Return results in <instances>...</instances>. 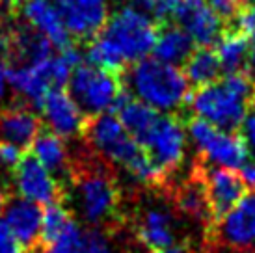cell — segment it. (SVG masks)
I'll list each match as a JSON object with an SVG mask.
<instances>
[{
	"label": "cell",
	"instance_id": "cell-24",
	"mask_svg": "<svg viewBox=\"0 0 255 253\" xmlns=\"http://www.w3.org/2000/svg\"><path fill=\"white\" fill-rule=\"evenodd\" d=\"M250 41L242 32L231 30V32H224L222 37L216 43V56H218L220 67L222 71L229 75V73H239L244 71L246 63L250 60Z\"/></svg>",
	"mask_w": 255,
	"mask_h": 253
},
{
	"label": "cell",
	"instance_id": "cell-38",
	"mask_svg": "<svg viewBox=\"0 0 255 253\" xmlns=\"http://www.w3.org/2000/svg\"><path fill=\"white\" fill-rule=\"evenodd\" d=\"M250 49L254 50V54H255V30L250 32Z\"/></svg>",
	"mask_w": 255,
	"mask_h": 253
},
{
	"label": "cell",
	"instance_id": "cell-5",
	"mask_svg": "<svg viewBox=\"0 0 255 253\" xmlns=\"http://www.w3.org/2000/svg\"><path fill=\"white\" fill-rule=\"evenodd\" d=\"M123 92L125 86L120 73L90 63H80L77 69H73L67 82V93L88 120L110 112Z\"/></svg>",
	"mask_w": 255,
	"mask_h": 253
},
{
	"label": "cell",
	"instance_id": "cell-9",
	"mask_svg": "<svg viewBox=\"0 0 255 253\" xmlns=\"http://www.w3.org/2000/svg\"><path fill=\"white\" fill-rule=\"evenodd\" d=\"M13 183L19 197L39 207L60 203L65 199L64 184L32 153H24L19 164L13 168Z\"/></svg>",
	"mask_w": 255,
	"mask_h": 253
},
{
	"label": "cell",
	"instance_id": "cell-7",
	"mask_svg": "<svg viewBox=\"0 0 255 253\" xmlns=\"http://www.w3.org/2000/svg\"><path fill=\"white\" fill-rule=\"evenodd\" d=\"M84 136L103 158L125 168V171L145 153L112 114H103L90 120Z\"/></svg>",
	"mask_w": 255,
	"mask_h": 253
},
{
	"label": "cell",
	"instance_id": "cell-13",
	"mask_svg": "<svg viewBox=\"0 0 255 253\" xmlns=\"http://www.w3.org/2000/svg\"><path fill=\"white\" fill-rule=\"evenodd\" d=\"M171 24L181 26L196 47H213L224 34V22L205 0H179Z\"/></svg>",
	"mask_w": 255,
	"mask_h": 253
},
{
	"label": "cell",
	"instance_id": "cell-30",
	"mask_svg": "<svg viewBox=\"0 0 255 253\" xmlns=\"http://www.w3.org/2000/svg\"><path fill=\"white\" fill-rule=\"evenodd\" d=\"M0 253H22L19 242L13 239L4 220H0Z\"/></svg>",
	"mask_w": 255,
	"mask_h": 253
},
{
	"label": "cell",
	"instance_id": "cell-11",
	"mask_svg": "<svg viewBox=\"0 0 255 253\" xmlns=\"http://www.w3.org/2000/svg\"><path fill=\"white\" fill-rule=\"evenodd\" d=\"M196 171L201 177V183L205 186V194L209 199V207L213 212L214 225L220 218H224L235 205L241 201L246 194V184L235 169L227 168H205L198 164Z\"/></svg>",
	"mask_w": 255,
	"mask_h": 253
},
{
	"label": "cell",
	"instance_id": "cell-6",
	"mask_svg": "<svg viewBox=\"0 0 255 253\" xmlns=\"http://www.w3.org/2000/svg\"><path fill=\"white\" fill-rule=\"evenodd\" d=\"M186 132L203 162L216 168L239 169L248 162V147L242 136L227 132L199 118L186 121Z\"/></svg>",
	"mask_w": 255,
	"mask_h": 253
},
{
	"label": "cell",
	"instance_id": "cell-2",
	"mask_svg": "<svg viewBox=\"0 0 255 253\" xmlns=\"http://www.w3.org/2000/svg\"><path fill=\"white\" fill-rule=\"evenodd\" d=\"M194 116L216 128L235 132L241 128L255 103V78L246 73H229L224 78L190 92L188 101Z\"/></svg>",
	"mask_w": 255,
	"mask_h": 253
},
{
	"label": "cell",
	"instance_id": "cell-25",
	"mask_svg": "<svg viewBox=\"0 0 255 253\" xmlns=\"http://www.w3.org/2000/svg\"><path fill=\"white\" fill-rule=\"evenodd\" d=\"M184 77L188 84L194 88H203L220 80V67L218 56L211 47H196V50L190 54V58L184 62Z\"/></svg>",
	"mask_w": 255,
	"mask_h": 253
},
{
	"label": "cell",
	"instance_id": "cell-22",
	"mask_svg": "<svg viewBox=\"0 0 255 253\" xmlns=\"http://www.w3.org/2000/svg\"><path fill=\"white\" fill-rule=\"evenodd\" d=\"M194 50H196V43L181 26L164 24L158 28L155 49H153V54H155L156 60L179 67L181 63H184L190 58Z\"/></svg>",
	"mask_w": 255,
	"mask_h": 253
},
{
	"label": "cell",
	"instance_id": "cell-32",
	"mask_svg": "<svg viewBox=\"0 0 255 253\" xmlns=\"http://www.w3.org/2000/svg\"><path fill=\"white\" fill-rule=\"evenodd\" d=\"M242 140L246 141L248 153L255 156V110H250L246 120L242 123Z\"/></svg>",
	"mask_w": 255,
	"mask_h": 253
},
{
	"label": "cell",
	"instance_id": "cell-17",
	"mask_svg": "<svg viewBox=\"0 0 255 253\" xmlns=\"http://www.w3.org/2000/svg\"><path fill=\"white\" fill-rule=\"evenodd\" d=\"M15 11H19L26 24L45 35L58 52L73 45L71 34L65 28L64 19L52 0H19Z\"/></svg>",
	"mask_w": 255,
	"mask_h": 253
},
{
	"label": "cell",
	"instance_id": "cell-19",
	"mask_svg": "<svg viewBox=\"0 0 255 253\" xmlns=\"http://www.w3.org/2000/svg\"><path fill=\"white\" fill-rule=\"evenodd\" d=\"M136 239L151 253H162L175 246V224L166 209L151 207L136 222Z\"/></svg>",
	"mask_w": 255,
	"mask_h": 253
},
{
	"label": "cell",
	"instance_id": "cell-34",
	"mask_svg": "<svg viewBox=\"0 0 255 253\" xmlns=\"http://www.w3.org/2000/svg\"><path fill=\"white\" fill-rule=\"evenodd\" d=\"M128 7H134L138 11L149 15L153 19V9H155V0H125Z\"/></svg>",
	"mask_w": 255,
	"mask_h": 253
},
{
	"label": "cell",
	"instance_id": "cell-29",
	"mask_svg": "<svg viewBox=\"0 0 255 253\" xmlns=\"http://www.w3.org/2000/svg\"><path fill=\"white\" fill-rule=\"evenodd\" d=\"M22 155H24L22 149L15 147L11 143H2L0 141V164L2 166L13 169L19 164V160L22 158Z\"/></svg>",
	"mask_w": 255,
	"mask_h": 253
},
{
	"label": "cell",
	"instance_id": "cell-18",
	"mask_svg": "<svg viewBox=\"0 0 255 253\" xmlns=\"http://www.w3.org/2000/svg\"><path fill=\"white\" fill-rule=\"evenodd\" d=\"M41 132V121L30 108L19 103L0 110V141L19 149H28Z\"/></svg>",
	"mask_w": 255,
	"mask_h": 253
},
{
	"label": "cell",
	"instance_id": "cell-16",
	"mask_svg": "<svg viewBox=\"0 0 255 253\" xmlns=\"http://www.w3.org/2000/svg\"><path fill=\"white\" fill-rule=\"evenodd\" d=\"M4 222L22 253H37L43 222V209L39 205L22 197H9L4 207Z\"/></svg>",
	"mask_w": 255,
	"mask_h": 253
},
{
	"label": "cell",
	"instance_id": "cell-39",
	"mask_svg": "<svg viewBox=\"0 0 255 253\" xmlns=\"http://www.w3.org/2000/svg\"><path fill=\"white\" fill-rule=\"evenodd\" d=\"M252 63H254V67H255V54H254V60H252Z\"/></svg>",
	"mask_w": 255,
	"mask_h": 253
},
{
	"label": "cell",
	"instance_id": "cell-4",
	"mask_svg": "<svg viewBox=\"0 0 255 253\" xmlns=\"http://www.w3.org/2000/svg\"><path fill=\"white\" fill-rule=\"evenodd\" d=\"M71 184L75 209L86 224L99 231H112L121 224L120 186L110 173L101 168H73Z\"/></svg>",
	"mask_w": 255,
	"mask_h": 253
},
{
	"label": "cell",
	"instance_id": "cell-36",
	"mask_svg": "<svg viewBox=\"0 0 255 253\" xmlns=\"http://www.w3.org/2000/svg\"><path fill=\"white\" fill-rule=\"evenodd\" d=\"M9 188H7L4 183H0V212L4 211V207H6V203L9 201Z\"/></svg>",
	"mask_w": 255,
	"mask_h": 253
},
{
	"label": "cell",
	"instance_id": "cell-26",
	"mask_svg": "<svg viewBox=\"0 0 255 253\" xmlns=\"http://www.w3.org/2000/svg\"><path fill=\"white\" fill-rule=\"evenodd\" d=\"M73 220L71 209H67L64 201L60 203L47 205V209L43 211V222H41V239H39V250L37 253L49 248L54 240L64 233V229L69 225Z\"/></svg>",
	"mask_w": 255,
	"mask_h": 253
},
{
	"label": "cell",
	"instance_id": "cell-31",
	"mask_svg": "<svg viewBox=\"0 0 255 253\" xmlns=\"http://www.w3.org/2000/svg\"><path fill=\"white\" fill-rule=\"evenodd\" d=\"M235 24H237V32H242V34H250L252 30H255V2L242 9L241 15L235 19Z\"/></svg>",
	"mask_w": 255,
	"mask_h": 253
},
{
	"label": "cell",
	"instance_id": "cell-20",
	"mask_svg": "<svg viewBox=\"0 0 255 253\" xmlns=\"http://www.w3.org/2000/svg\"><path fill=\"white\" fill-rule=\"evenodd\" d=\"M112 112L118 114V120L121 121V125L127 128V132L138 143H142V140L147 136V132L153 128V125L160 116L155 108H151L145 103H142L140 99L127 93V90L116 101Z\"/></svg>",
	"mask_w": 255,
	"mask_h": 253
},
{
	"label": "cell",
	"instance_id": "cell-21",
	"mask_svg": "<svg viewBox=\"0 0 255 253\" xmlns=\"http://www.w3.org/2000/svg\"><path fill=\"white\" fill-rule=\"evenodd\" d=\"M32 155L41 162L45 168L49 169L52 175L60 181L71 177V162H69V153L65 147L64 138H60L50 130H41L36 136V140L32 143Z\"/></svg>",
	"mask_w": 255,
	"mask_h": 253
},
{
	"label": "cell",
	"instance_id": "cell-3",
	"mask_svg": "<svg viewBox=\"0 0 255 253\" xmlns=\"http://www.w3.org/2000/svg\"><path fill=\"white\" fill-rule=\"evenodd\" d=\"M123 86L156 112H173L188 101V80L177 65L160 62L156 58H143L121 73Z\"/></svg>",
	"mask_w": 255,
	"mask_h": 253
},
{
	"label": "cell",
	"instance_id": "cell-41",
	"mask_svg": "<svg viewBox=\"0 0 255 253\" xmlns=\"http://www.w3.org/2000/svg\"><path fill=\"white\" fill-rule=\"evenodd\" d=\"M254 2H255V0H254Z\"/></svg>",
	"mask_w": 255,
	"mask_h": 253
},
{
	"label": "cell",
	"instance_id": "cell-40",
	"mask_svg": "<svg viewBox=\"0 0 255 253\" xmlns=\"http://www.w3.org/2000/svg\"><path fill=\"white\" fill-rule=\"evenodd\" d=\"M15 2H19V0H15Z\"/></svg>",
	"mask_w": 255,
	"mask_h": 253
},
{
	"label": "cell",
	"instance_id": "cell-23",
	"mask_svg": "<svg viewBox=\"0 0 255 253\" xmlns=\"http://www.w3.org/2000/svg\"><path fill=\"white\" fill-rule=\"evenodd\" d=\"M175 203H177V209L181 212L199 220L201 224L211 225V229L214 227V218L211 207H209L205 186L201 183V177L198 171H194L192 179H188L186 183L175 190Z\"/></svg>",
	"mask_w": 255,
	"mask_h": 253
},
{
	"label": "cell",
	"instance_id": "cell-37",
	"mask_svg": "<svg viewBox=\"0 0 255 253\" xmlns=\"http://www.w3.org/2000/svg\"><path fill=\"white\" fill-rule=\"evenodd\" d=\"M162 253H194V252H192L186 244H175V246L168 248V250H166V252H162Z\"/></svg>",
	"mask_w": 255,
	"mask_h": 253
},
{
	"label": "cell",
	"instance_id": "cell-8",
	"mask_svg": "<svg viewBox=\"0 0 255 253\" xmlns=\"http://www.w3.org/2000/svg\"><path fill=\"white\" fill-rule=\"evenodd\" d=\"M140 145L151 162L168 177L183 164L186 132L175 116H158Z\"/></svg>",
	"mask_w": 255,
	"mask_h": 253
},
{
	"label": "cell",
	"instance_id": "cell-33",
	"mask_svg": "<svg viewBox=\"0 0 255 253\" xmlns=\"http://www.w3.org/2000/svg\"><path fill=\"white\" fill-rule=\"evenodd\" d=\"M241 179L252 192H255V160L246 162L241 168Z\"/></svg>",
	"mask_w": 255,
	"mask_h": 253
},
{
	"label": "cell",
	"instance_id": "cell-15",
	"mask_svg": "<svg viewBox=\"0 0 255 253\" xmlns=\"http://www.w3.org/2000/svg\"><path fill=\"white\" fill-rule=\"evenodd\" d=\"M43 121L47 130L56 134L60 138H73V136H84L86 126L90 120L86 118L77 103L65 90L50 92L41 105Z\"/></svg>",
	"mask_w": 255,
	"mask_h": 253
},
{
	"label": "cell",
	"instance_id": "cell-10",
	"mask_svg": "<svg viewBox=\"0 0 255 253\" xmlns=\"http://www.w3.org/2000/svg\"><path fill=\"white\" fill-rule=\"evenodd\" d=\"M52 43L34 30L30 24L21 22L0 34V56L9 67L36 65L52 58Z\"/></svg>",
	"mask_w": 255,
	"mask_h": 253
},
{
	"label": "cell",
	"instance_id": "cell-14",
	"mask_svg": "<svg viewBox=\"0 0 255 253\" xmlns=\"http://www.w3.org/2000/svg\"><path fill=\"white\" fill-rule=\"evenodd\" d=\"M71 37L92 41L108 19V0H52Z\"/></svg>",
	"mask_w": 255,
	"mask_h": 253
},
{
	"label": "cell",
	"instance_id": "cell-1",
	"mask_svg": "<svg viewBox=\"0 0 255 253\" xmlns=\"http://www.w3.org/2000/svg\"><path fill=\"white\" fill-rule=\"evenodd\" d=\"M158 28L160 26L149 15L123 6L108 15L105 26L90 41L88 62L121 75L128 63L140 62L153 52Z\"/></svg>",
	"mask_w": 255,
	"mask_h": 253
},
{
	"label": "cell",
	"instance_id": "cell-35",
	"mask_svg": "<svg viewBox=\"0 0 255 253\" xmlns=\"http://www.w3.org/2000/svg\"><path fill=\"white\" fill-rule=\"evenodd\" d=\"M7 86H9V65L0 56V99L6 95Z\"/></svg>",
	"mask_w": 255,
	"mask_h": 253
},
{
	"label": "cell",
	"instance_id": "cell-12",
	"mask_svg": "<svg viewBox=\"0 0 255 253\" xmlns=\"http://www.w3.org/2000/svg\"><path fill=\"white\" fill-rule=\"evenodd\" d=\"M213 233L227 248L239 252L255 250V192L244 194L241 201L216 222Z\"/></svg>",
	"mask_w": 255,
	"mask_h": 253
},
{
	"label": "cell",
	"instance_id": "cell-27",
	"mask_svg": "<svg viewBox=\"0 0 255 253\" xmlns=\"http://www.w3.org/2000/svg\"><path fill=\"white\" fill-rule=\"evenodd\" d=\"M77 253H112V248H110V242H108L105 231L84 229Z\"/></svg>",
	"mask_w": 255,
	"mask_h": 253
},
{
	"label": "cell",
	"instance_id": "cell-28",
	"mask_svg": "<svg viewBox=\"0 0 255 253\" xmlns=\"http://www.w3.org/2000/svg\"><path fill=\"white\" fill-rule=\"evenodd\" d=\"M205 2H207V6L218 15L222 22L235 21V19L241 15L242 9L246 7L244 0H205Z\"/></svg>",
	"mask_w": 255,
	"mask_h": 253
}]
</instances>
